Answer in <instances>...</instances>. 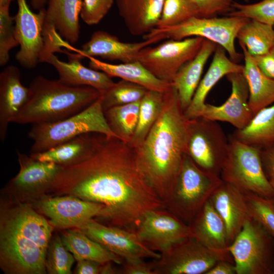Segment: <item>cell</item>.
<instances>
[{
    "mask_svg": "<svg viewBox=\"0 0 274 274\" xmlns=\"http://www.w3.org/2000/svg\"><path fill=\"white\" fill-rule=\"evenodd\" d=\"M222 182L220 177L201 169L186 154L165 209L189 225Z\"/></svg>",
    "mask_w": 274,
    "mask_h": 274,
    "instance_id": "cell-6",
    "label": "cell"
},
{
    "mask_svg": "<svg viewBox=\"0 0 274 274\" xmlns=\"http://www.w3.org/2000/svg\"><path fill=\"white\" fill-rule=\"evenodd\" d=\"M232 9L228 16L245 17L274 25V0H262L250 4L233 2Z\"/></svg>",
    "mask_w": 274,
    "mask_h": 274,
    "instance_id": "cell-40",
    "label": "cell"
},
{
    "mask_svg": "<svg viewBox=\"0 0 274 274\" xmlns=\"http://www.w3.org/2000/svg\"><path fill=\"white\" fill-rule=\"evenodd\" d=\"M148 90L141 85L121 80L101 95L104 111L114 107L140 101Z\"/></svg>",
    "mask_w": 274,
    "mask_h": 274,
    "instance_id": "cell-36",
    "label": "cell"
},
{
    "mask_svg": "<svg viewBox=\"0 0 274 274\" xmlns=\"http://www.w3.org/2000/svg\"><path fill=\"white\" fill-rule=\"evenodd\" d=\"M140 101L111 108L104 111L107 123L117 138L129 144L135 133Z\"/></svg>",
    "mask_w": 274,
    "mask_h": 274,
    "instance_id": "cell-35",
    "label": "cell"
},
{
    "mask_svg": "<svg viewBox=\"0 0 274 274\" xmlns=\"http://www.w3.org/2000/svg\"><path fill=\"white\" fill-rule=\"evenodd\" d=\"M157 42L154 38L140 42H123L115 36L98 30L92 33L90 40L82 45L81 49L73 48L72 51H75L81 59L99 57L110 61L127 63L137 61L142 49Z\"/></svg>",
    "mask_w": 274,
    "mask_h": 274,
    "instance_id": "cell-19",
    "label": "cell"
},
{
    "mask_svg": "<svg viewBox=\"0 0 274 274\" xmlns=\"http://www.w3.org/2000/svg\"><path fill=\"white\" fill-rule=\"evenodd\" d=\"M209 200L225 224L230 245L251 218L245 195L234 185L222 180Z\"/></svg>",
    "mask_w": 274,
    "mask_h": 274,
    "instance_id": "cell-20",
    "label": "cell"
},
{
    "mask_svg": "<svg viewBox=\"0 0 274 274\" xmlns=\"http://www.w3.org/2000/svg\"><path fill=\"white\" fill-rule=\"evenodd\" d=\"M108 139L105 135L99 133H84L48 150L30 155L37 160L53 162L66 167L89 159Z\"/></svg>",
    "mask_w": 274,
    "mask_h": 274,
    "instance_id": "cell-21",
    "label": "cell"
},
{
    "mask_svg": "<svg viewBox=\"0 0 274 274\" xmlns=\"http://www.w3.org/2000/svg\"><path fill=\"white\" fill-rule=\"evenodd\" d=\"M134 231L148 247L160 253L179 241L192 237L189 225L165 208L145 214L137 223Z\"/></svg>",
    "mask_w": 274,
    "mask_h": 274,
    "instance_id": "cell-15",
    "label": "cell"
},
{
    "mask_svg": "<svg viewBox=\"0 0 274 274\" xmlns=\"http://www.w3.org/2000/svg\"><path fill=\"white\" fill-rule=\"evenodd\" d=\"M54 227L27 202L2 195L0 268L5 274H46L45 258Z\"/></svg>",
    "mask_w": 274,
    "mask_h": 274,
    "instance_id": "cell-3",
    "label": "cell"
},
{
    "mask_svg": "<svg viewBox=\"0 0 274 274\" xmlns=\"http://www.w3.org/2000/svg\"><path fill=\"white\" fill-rule=\"evenodd\" d=\"M10 4L0 5V65L10 59V51L19 45L15 31L14 17L10 15Z\"/></svg>",
    "mask_w": 274,
    "mask_h": 274,
    "instance_id": "cell-41",
    "label": "cell"
},
{
    "mask_svg": "<svg viewBox=\"0 0 274 274\" xmlns=\"http://www.w3.org/2000/svg\"><path fill=\"white\" fill-rule=\"evenodd\" d=\"M232 135L248 145L262 149L274 143V103L256 113L249 123Z\"/></svg>",
    "mask_w": 274,
    "mask_h": 274,
    "instance_id": "cell-32",
    "label": "cell"
},
{
    "mask_svg": "<svg viewBox=\"0 0 274 274\" xmlns=\"http://www.w3.org/2000/svg\"><path fill=\"white\" fill-rule=\"evenodd\" d=\"M17 1L18 11L14 19L15 36L20 49L15 58L21 66L31 69L40 62L44 49L43 27L46 9L34 13L26 0Z\"/></svg>",
    "mask_w": 274,
    "mask_h": 274,
    "instance_id": "cell-16",
    "label": "cell"
},
{
    "mask_svg": "<svg viewBox=\"0 0 274 274\" xmlns=\"http://www.w3.org/2000/svg\"><path fill=\"white\" fill-rule=\"evenodd\" d=\"M28 99L14 123L39 124L58 121L83 110L101 93L89 86L74 87L42 76L30 82Z\"/></svg>",
    "mask_w": 274,
    "mask_h": 274,
    "instance_id": "cell-4",
    "label": "cell"
},
{
    "mask_svg": "<svg viewBox=\"0 0 274 274\" xmlns=\"http://www.w3.org/2000/svg\"><path fill=\"white\" fill-rule=\"evenodd\" d=\"M120 16L130 33L145 35L155 28L164 0H116Z\"/></svg>",
    "mask_w": 274,
    "mask_h": 274,
    "instance_id": "cell-27",
    "label": "cell"
},
{
    "mask_svg": "<svg viewBox=\"0 0 274 274\" xmlns=\"http://www.w3.org/2000/svg\"><path fill=\"white\" fill-rule=\"evenodd\" d=\"M252 57L260 70L274 80V47L266 54Z\"/></svg>",
    "mask_w": 274,
    "mask_h": 274,
    "instance_id": "cell-45",
    "label": "cell"
},
{
    "mask_svg": "<svg viewBox=\"0 0 274 274\" xmlns=\"http://www.w3.org/2000/svg\"><path fill=\"white\" fill-rule=\"evenodd\" d=\"M236 38L251 56L263 55L274 47V27L250 19L240 29Z\"/></svg>",
    "mask_w": 274,
    "mask_h": 274,
    "instance_id": "cell-33",
    "label": "cell"
},
{
    "mask_svg": "<svg viewBox=\"0 0 274 274\" xmlns=\"http://www.w3.org/2000/svg\"><path fill=\"white\" fill-rule=\"evenodd\" d=\"M83 0H47L43 27L45 38L58 35L70 45L80 34L79 16Z\"/></svg>",
    "mask_w": 274,
    "mask_h": 274,
    "instance_id": "cell-22",
    "label": "cell"
},
{
    "mask_svg": "<svg viewBox=\"0 0 274 274\" xmlns=\"http://www.w3.org/2000/svg\"><path fill=\"white\" fill-rule=\"evenodd\" d=\"M114 0H83L80 17L87 24L98 23L108 13Z\"/></svg>",
    "mask_w": 274,
    "mask_h": 274,
    "instance_id": "cell-42",
    "label": "cell"
},
{
    "mask_svg": "<svg viewBox=\"0 0 274 274\" xmlns=\"http://www.w3.org/2000/svg\"><path fill=\"white\" fill-rule=\"evenodd\" d=\"M19 69L6 67L0 74V139L4 142L9 123L15 119L27 102L29 88L23 85Z\"/></svg>",
    "mask_w": 274,
    "mask_h": 274,
    "instance_id": "cell-23",
    "label": "cell"
},
{
    "mask_svg": "<svg viewBox=\"0 0 274 274\" xmlns=\"http://www.w3.org/2000/svg\"><path fill=\"white\" fill-rule=\"evenodd\" d=\"M189 225L192 237L206 247L217 251L229 252L225 224L209 199Z\"/></svg>",
    "mask_w": 274,
    "mask_h": 274,
    "instance_id": "cell-26",
    "label": "cell"
},
{
    "mask_svg": "<svg viewBox=\"0 0 274 274\" xmlns=\"http://www.w3.org/2000/svg\"><path fill=\"white\" fill-rule=\"evenodd\" d=\"M154 259V274H206L218 261L234 262L229 252L211 249L192 237L185 238Z\"/></svg>",
    "mask_w": 274,
    "mask_h": 274,
    "instance_id": "cell-10",
    "label": "cell"
},
{
    "mask_svg": "<svg viewBox=\"0 0 274 274\" xmlns=\"http://www.w3.org/2000/svg\"><path fill=\"white\" fill-rule=\"evenodd\" d=\"M229 146L217 121L202 117L189 120L186 154L201 169L220 177Z\"/></svg>",
    "mask_w": 274,
    "mask_h": 274,
    "instance_id": "cell-11",
    "label": "cell"
},
{
    "mask_svg": "<svg viewBox=\"0 0 274 274\" xmlns=\"http://www.w3.org/2000/svg\"><path fill=\"white\" fill-rule=\"evenodd\" d=\"M90 68L102 72L110 77H118L141 85L148 90L164 92L172 84L153 76L138 60L120 64H111L89 57Z\"/></svg>",
    "mask_w": 274,
    "mask_h": 274,
    "instance_id": "cell-29",
    "label": "cell"
},
{
    "mask_svg": "<svg viewBox=\"0 0 274 274\" xmlns=\"http://www.w3.org/2000/svg\"><path fill=\"white\" fill-rule=\"evenodd\" d=\"M231 85V92L220 106L206 104L201 117L215 121L226 122L236 129L245 127L254 116L249 105V90L243 73L226 76Z\"/></svg>",
    "mask_w": 274,
    "mask_h": 274,
    "instance_id": "cell-18",
    "label": "cell"
},
{
    "mask_svg": "<svg viewBox=\"0 0 274 274\" xmlns=\"http://www.w3.org/2000/svg\"><path fill=\"white\" fill-rule=\"evenodd\" d=\"M75 259L64 245L60 235H52L46 254L45 267L49 274H71Z\"/></svg>",
    "mask_w": 274,
    "mask_h": 274,
    "instance_id": "cell-37",
    "label": "cell"
},
{
    "mask_svg": "<svg viewBox=\"0 0 274 274\" xmlns=\"http://www.w3.org/2000/svg\"><path fill=\"white\" fill-rule=\"evenodd\" d=\"M204 39L168 40L154 47L149 46L141 50L138 60L156 78L173 83L179 69L197 55Z\"/></svg>",
    "mask_w": 274,
    "mask_h": 274,
    "instance_id": "cell-13",
    "label": "cell"
},
{
    "mask_svg": "<svg viewBox=\"0 0 274 274\" xmlns=\"http://www.w3.org/2000/svg\"><path fill=\"white\" fill-rule=\"evenodd\" d=\"M63 52L67 55V62L59 60L54 53L51 54L45 61L55 68L61 83L74 87L89 86L97 90L101 95L115 84L105 73L82 64L77 53Z\"/></svg>",
    "mask_w": 274,
    "mask_h": 274,
    "instance_id": "cell-24",
    "label": "cell"
},
{
    "mask_svg": "<svg viewBox=\"0 0 274 274\" xmlns=\"http://www.w3.org/2000/svg\"><path fill=\"white\" fill-rule=\"evenodd\" d=\"M200 18L215 17L232 9L233 0H191Z\"/></svg>",
    "mask_w": 274,
    "mask_h": 274,
    "instance_id": "cell-43",
    "label": "cell"
},
{
    "mask_svg": "<svg viewBox=\"0 0 274 274\" xmlns=\"http://www.w3.org/2000/svg\"><path fill=\"white\" fill-rule=\"evenodd\" d=\"M260 150L231 135L229 138L228 152L220 177L244 193H252L265 198H273V190L262 168Z\"/></svg>",
    "mask_w": 274,
    "mask_h": 274,
    "instance_id": "cell-8",
    "label": "cell"
},
{
    "mask_svg": "<svg viewBox=\"0 0 274 274\" xmlns=\"http://www.w3.org/2000/svg\"><path fill=\"white\" fill-rule=\"evenodd\" d=\"M112 262H108L102 264L100 274H114L117 273V271L112 266Z\"/></svg>",
    "mask_w": 274,
    "mask_h": 274,
    "instance_id": "cell-49",
    "label": "cell"
},
{
    "mask_svg": "<svg viewBox=\"0 0 274 274\" xmlns=\"http://www.w3.org/2000/svg\"><path fill=\"white\" fill-rule=\"evenodd\" d=\"M89 132L101 133L108 139L117 138L106 120L101 95L88 107L71 117L54 122L32 125L28 133V138L33 141L30 154L45 151Z\"/></svg>",
    "mask_w": 274,
    "mask_h": 274,
    "instance_id": "cell-5",
    "label": "cell"
},
{
    "mask_svg": "<svg viewBox=\"0 0 274 274\" xmlns=\"http://www.w3.org/2000/svg\"><path fill=\"white\" fill-rule=\"evenodd\" d=\"M47 0H31V4L35 10H40L45 8Z\"/></svg>",
    "mask_w": 274,
    "mask_h": 274,
    "instance_id": "cell-50",
    "label": "cell"
},
{
    "mask_svg": "<svg viewBox=\"0 0 274 274\" xmlns=\"http://www.w3.org/2000/svg\"><path fill=\"white\" fill-rule=\"evenodd\" d=\"M250 19L231 16L226 17H192L180 24L155 27L143 36L144 40L154 38L158 42L164 39L181 40L192 37H201L219 45L228 53L231 59L237 62L243 55L235 49L234 41L242 28Z\"/></svg>",
    "mask_w": 274,
    "mask_h": 274,
    "instance_id": "cell-7",
    "label": "cell"
},
{
    "mask_svg": "<svg viewBox=\"0 0 274 274\" xmlns=\"http://www.w3.org/2000/svg\"><path fill=\"white\" fill-rule=\"evenodd\" d=\"M14 0H0V5L10 4Z\"/></svg>",
    "mask_w": 274,
    "mask_h": 274,
    "instance_id": "cell-51",
    "label": "cell"
},
{
    "mask_svg": "<svg viewBox=\"0 0 274 274\" xmlns=\"http://www.w3.org/2000/svg\"><path fill=\"white\" fill-rule=\"evenodd\" d=\"M74 270L75 274H99L100 273L102 264L97 261L80 259Z\"/></svg>",
    "mask_w": 274,
    "mask_h": 274,
    "instance_id": "cell-47",
    "label": "cell"
},
{
    "mask_svg": "<svg viewBox=\"0 0 274 274\" xmlns=\"http://www.w3.org/2000/svg\"><path fill=\"white\" fill-rule=\"evenodd\" d=\"M251 217L261 223L274 237V199L244 193Z\"/></svg>",
    "mask_w": 274,
    "mask_h": 274,
    "instance_id": "cell-39",
    "label": "cell"
},
{
    "mask_svg": "<svg viewBox=\"0 0 274 274\" xmlns=\"http://www.w3.org/2000/svg\"><path fill=\"white\" fill-rule=\"evenodd\" d=\"M60 236L64 245L76 261L88 259L101 264L108 262L118 264L123 263L121 257L88 237L78 228L64 229L61 232Z\"/></svg>",
    "mask_w": 274,
    "mask_h": 274,
    "instance_id": "cell-31",
    "label": "cell"
},
{
    "mask_svg": "<svg viewBox=\"0 0 274 274\" xmlns=\"http://www.w3.org/2000/svg\"><path fill=\"white\" fill-rule=\"evenodd\" d=\"M121 272L124 274H154L153 262H146L141 258L124 260Z\"/></svg>",
    "mask_w": 274,
    "mask_h": 274,
    "instance_id": "cell-44",
    "label": "cell"
},
{
    "mask_svg": "<svg viewBox=\"0 0 274 274\" xmlns=\"http://www.w3.org/2000/svg\"><path fill=\"white\" fill-rule=\"evenodd\" d=\"M269 181L270 184V185H271V186L272 187V189L273 190V194H274V178L269 180ZM273 199H274V196H273Z\"/></svg>",
    "mask_w": 274,
    "mask_h": 274,
    "instance_id": "cell-52",
    "label": "cell"
},
{
    "mask_svg": "<svg viewBox=\"0 0 274 274\" xmlns=\"http://www.w3.org/2000/svg\"><path fill=\"white\" fill-rule=\"evenodd\" d=\"M273 27H274V25H273Z\"/></svg>",
    "mask_w": 274,
    "mask_h": 274,
    "instance_id": "cell-54",
    "label": "cell"
},
{
    "mask_svg": "<svg viewBox=\"0 0 274 274\" xmlns=\"http://www.w3.org/2000/svg\"><path fill=\"white\" fill-rule=\"evenodd\" d=\"M217 44L204 39L197 55L178 71L173 81L182 108L185 111L190 105L200 81L204 65L215 52Z\"/></svg>",
    "mask_w": 274,
    "mask_h": 274,
    "instance_id": "cell-28",
    "label": "cell"
},
{
    "mask_svg": "<svg viewBox=\"0 0 274 274\" xmlns=\"http://www.w3.org/2000/svg\"><path fill=\"white\" fill-rule=\"evenodd\" d=\"M51 194L102 204L95 220L126 229L135 228L147 212L165 208L141 173L134 149L117 138L108 139L86 161L63 167L51 185Z\"/></svg>",
    "mask_w": 274,
    "mask_h": 274,
    "instance_id": "cell-1",
    "label": "cell"
},
{
    "mask_svg": "<svg viewBox=\"0 0 274 274\" xmlns=\"http://www.w3.org/2000/svg\"><path fill=\"white\" fill-rule=\"evenodd\" d=\"M193 17H198V14L191 0H164L156 27L177 25Z\"/></svg>",
    "mask_w": 274,
    "mask_h": 274,
    "instance_id": "cell-38",
    "label": "cell"
},
{
    "mask_svg": "<svg viewBox=\"0 0 274 274\" xmlns=\"http://www.w3.org/2000/svg\"><path fill=\"white\" fill-rule=\"evenodd\" d=\"M18 173L2 190V195L31 202L46 195L63 167L53 162L37 160L18 150Z\"/></svg>",
    "mask_w": 274,
    "mask_h": 274,
    "instance_id": "cell-12",
    "label": "cell"
},
{
    "mask_svg": "<svg viewBox=\"0 0 274 274\" xmlns=\"http://www.w3.org/2000/svg\"><path fill=\"white\" fill-rule=\"evenodd\" d=\"M77 228L123 260L146 258L156 260L161 256L160 253L144 244L135 231L104 224L94 219Z\"/></svg>",
    "mask_w": 274,
    "mask_h": 274,
    "instance_id": "cell-17",
    "label": "cell"
},
{
    "mask_svg": "<svg viewBox=\"0 0 274 274\" xmlns=\"http://www.w3.org/2000/svg\"><path fill=\"white\" fill-rule=\"evenodd\" d=\"M163 94L159 118L142 144L133 149L141 173L165 205L186 154L189 120L173 83Z\"/></svg>",
    "mask_w": 274,
    "mask_h": 274,
    "instance_id": "cell-2",
    "label": "cell"
},
{
    "mask_svg": "<svg viewBox=\"0 0 274 274\" xmlns=\"http://www.w3.org/2000/svg\"><path fill=\"white\" fill-rule=\"evenodd\" d=\"M260 158L264 173L268 180L274 178V143L261 149Z\"/></svg>",
    "mask_w": 274,
    "mask_h": 274,
    "instance_id": "cell-46",
    "label": "cell"
},
{
    "mask_svg": "<svg viewBox=\"0 0 274 274\" xmlns=\"http://www.w3.org/2000/svg\"><path fill=\"white\" fill-rule=\"evenodd\" d=\"M246 1H248V0H246Z\"/></svg>",
    "mask_w": 274,
    "mask_h": 274,
    "instance_id": "cell-53",
    "label": "cell"
},
{
    "mask_svg": "<svg viewBox=\"0 0 274 274\" xmlns=\"http://www.w3.org/2000/svg\"><path fill=\"white\" fill-rule=\"evenodd\" d=\"M163 92L148 90L141 100L136 128L131 142L128 144L133 148L142 144L159 118L163 106Z\"/></svg>",
    "mask_w": 274,
    "mask_h": 274,
    "instance_id": "cell-34",
    "label": "cell"
},
{
    "mask_svg": "<svg viewBox=\"0 0 274 274\" xmlns=\"http://www.w3.org/2000/svg\"><path fill=\"white\" fill-rule=\"evenodd\" d=\"M30 203L54 228L63 230L77 228L89 220L97 219L104 208L102 204L71 195L46 194Z\"/></svg>",
    "mask_w": 274,
    "mask_h": 274,
    "instance_id": "cell-14",
    "label": "cell"
},
{
    "mask_svg": "<svg viewBox=\"0 0 274 274\" xmlns=\"http://www.w3.org/2000/svg\"><path fill=\"white\" fill-rule=\"evenodd\" d=\"M228 249L236 274H274V237L253 218Z\"/></svg>",
    "mask_w": 274,
    "mask_h": 274,
    "instance_id": "cell-9",
    "label": "cell"
},
{
    "mask_svg": "<svg viewBox=\"0 0 274 274\" xmlns=\"http://www.w3.org/2000/svg\"><path fill=\"white\" fill-rule=\"evenodd\" d=\"M206 274H236L234 262L219 261Z\"/></svg>",
    "mask_w": 274,
    "mask_h": 274,
    "instance_id": "cell-48",
    "label": "cell"
},
{
    "mask_svg": "<svg viewBox=\"0 0 274 274\" xmlns=\"http://www.w3.org/2000/svg\"><path fill=\"white\" fill-rule=\"evenodd\" d=\"M239 44L245 60L243 74L249 87V105L254 115L261 109L274 103V80L260 70L245 46Z\"/></svg>",
    "mask_w": 274,
    "mask_h": 274,
    "instance_id": "cell-30",
    "label": "cell"
},
{
    "mask_svg": "<svg viewBox=\"0 0 274 274\" xmlns=\"http://www.w3.org/2000/svg\"><path fill=\"white\" fill-rule=\"evenodd\" d=\"M225 51L222 47L217 45L211 64L200 80L190 105L184 111L187 119L201 117L209 92L222 77L232 73H243L244 65L229 59Z\"/></svg>",
    "mask_w": 274,
    "mask_h": 274,
    "instance_id": "cell-25",
    "label": "cell"
}]
</instances>
